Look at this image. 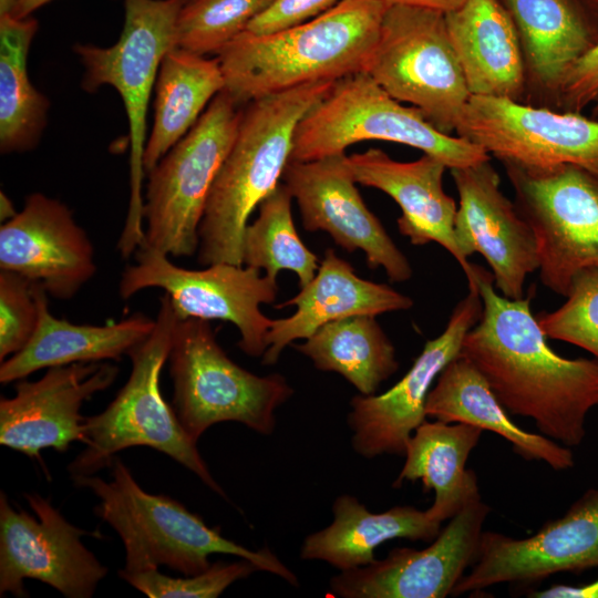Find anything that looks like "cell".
Returning <instances> with one entry per match:
<instances>
[{"instance_id":"cell-12","label":"cell","mask_w":598,"mask_h":598,"mask_svg":"<svg viewBox=\"0 0 598 598\" xmlns=\"http://www.w3.org/2000/svg\"><path fill=\"white\" fill-rule=\"evenodd\" d=\"M135 265L127 266L120 278L123 300L147 288L165 291L178 320L189 318L228 321L240 333L239 349L249 357H262L272 319L261 305L277 298V280L262 276L260 269L218 262L205 269H186L174 265L168 256L140 247Z\"/></svg>"},{"instance_id":"cell-44","label":"cell","mask_w":598,"mask_h":598,"mask_svg":"<svg viewBox=\"0 0 598 598\" xmlns=\"http://www.w3.org/2000/svg\"><path fill=\"white\" fill-rule=\"evenodd\" d=\"M20 0H0V16L11 14Z\"/></svg>"},{"instance_id":"cell-24","label":"cell","mask_w":598,"mask_h":598,"mask_svg":"<svg viewBox=\"0 0 598 598\" xmlns=\"http://www.w3.org/2000/svg\"><path fill=\"white\" fill-rule=\"evenodd\" d=\"M519 35L527 87L553 105L573 65L598 41V8L587 0H501Z\"/></svg>"},{"instance_id":"cell-37","label":"cell","mask_w":598,"mask_h":598,"mask_svg":"<svg viewBox=\"0 0 598 598\" xmlns=\"http://www.w3.org/2000/svg\"><path fill=\"white\" fill-rule=\"evenodd\" d=\"M38 324V307L32 281L10 271H0V361L25 347Z\"/></svg>"},{"instance_id":"cell-9","label":"cell","mask_w":598,"mask_h":598,"mask_svg":"<svg viewBox=\"0 0 598 598\" xmlns=\"http://www.w3.org/2000/svg\"><path fill=\"white\" fill-rule=\"evenodd\" d=\"M223 90L190 131L146 175L143 219L146 247L192 257L198 228L217 177L235 141L241 111Z\"/></svg>"},{"instance_id":"cell-17","label":"cell","mask_w":598,"mask_h":598,"mask_svg":"<svg viewBox=\"0 0 598 598\" xmlns=\"http://www.w3.org/2000/svg\"><path fill=\"white\" fill-rule=\"evenodd\" d=\"M282 182L298 204L306 230L328 233L349 252L362 250L368 267L383 268L392 282L412 277L409 259L361 197L346 152L290 161Z\"/></svg>"},{"instance_id":"cell-2","label":"cell","mask_w":598,"mask_h":598,"mask_svg":"<svg viewBox=\"0 0 598 598\" xmlns=\"http://www.w3.org/2000/svg\"><path fill=\"white\" fill-rule=\"evenodd\" d=\"M389 6L384 0H343L288 30L268 35L241 32L217 55L224 90L239 106L365 71Z\"/></svg>"},{"instance_id":"cell-8","label":"cell","mask_w":598,"mask_h":598,"mask_svg":"<svg viewBox=\"0 0 598 598\" xmlns=\"http://www.w3.org/2000/svg\"><path fill=\"white\" fill-rule=\"evenodd\" d=\"M168 361L173 409L195 442L214 424L227 421L271 435L276 410L295 392L282 374L260 377L234 362L203 319L177 320Z\"/></svg>"},{"instance_id":"cell-27","label":"cell","mask_w":598,"mask_h":598,"mask_svg":"<svg viewBox=\"0 0 598 598\" xmlns=\"http://www.w3.org/2000/svg\"><path fill=\"white\" fill-rule=\"evenodd\" d=\"M332 514L333 520L329 526L305 538L300 558L322 560L340 571L373 563L374 550L392 539L433 542L443 523L429 508L420 511L411 505L373 513L348 494L334 499Z\"/></svg>"},{"instance_id":"cell-11","label":"cell","mask_w":598,"mask_h":598,"mask_svg":"<svg viewBox=\"0 0 598 598\" xmlns=\"http://www.w3.org/2000/svg\"><path fill=\"white\" fill-rule=\"evenodd\" d=\"M502 164L535 237L540 281L566 297L579 272L598 269V176L573 164Z\"/></svg>"},{"instance_id":"cell-34","label":"cell","mask_w":598,"mask_h":598,"mask_svg":"<svg viewBox=\"0 0 598 598\" xmlns=\"http://www.w3.org/2000/svg\"><path fill=\"white\" fill-rule=\"evenodd\" d=\"M272 0H187L177 19V47L219 54Z\"/></svg>"},{"instance_id":"cell-3","label":"cell","mask_w":598,"mask_h":598,"mask_svg":"<svg viewBox=\"0 0 598 598\" xmlns=\"http://www.w3.org/2000/svg\"><path fill=\"white\" fill-rule=\"evenodd\" d=\"M334 82H313L249 102L212 187L198 228L197 260L243 266L251 213L280 184L301 118Z\"/></svg>"},{"instance_id":"cell-43","label":"cell","mask_w":598,"mask_h":598,"mask_svg":"<svg viewBox=\"0 0 598 598\" xmlns=\"http://www.w3.org/2000/svg\"><path fill=\"white\" fill-rule=\"evenodd\" d=\"M0 198H1V203H0L1 204V207H0L1 220L8 221L12 217H14L18 212H16L12 202L3 192H1Z\"/></svg>"},{"instance_id":"cell-23","label":"cell","mask_w":598,"mask_h":598,"mask_svg":"<svg viewBox=\"0 0 598 598\" xmlns=\"http://www.w3.org/2000/svg\"><path fill=\"white\" fill-rule=\"evenodd\" d=\"M291 306L296 307L291 316L272 319L267 350L261 357L264 365L276 364L287 346L309 338L328 322L357 315L408 310L413 300L389 285L359 277L349 261L328 248L315 278L295 297L276 305V309Z\"/></svg>"},{"instance_id":"cell-25","label":"cell","mask_w":598,"mask_h":598,"mask_svg":"<svg viewBox=\"0 0 598 598\" xmlns=\"http://www.w3.org/2000/svg\"><path fill=\"white\" fill-rule=\"evenodd\" d=\"M445 21L471 95L523 102L527 91L524 53L501 0H467L445 12Z\"/></svg>"},{"instance_id":"cell-5","label":"cell","mask_w":598,"mask_h":598,"mask_svg":"<svg viewBox=\"0 0 598 598\" xmlns=\"http://www.w3.org/2000/svg\"><path fill=\"white\" fill-rule=\"evenodd\" d=\"M177 320L164 293L152 333L127 354L132 360L128 380L101 413L84 417L85 447L68 466L71 478L94 475L110 467L117 452L142 445L168 455L226 497L197 442L185 432L161 393L159 377L168 360Z\"/></svg>"},{"instance_id":"cell-20","label":"cell","mask_w":598,"mask_h":598,"mask_svg":"<svg viewBox=\"0 0 598 598\" xmlns=\"http://www.w3.org/2000/svg\"><path fill=\"white\" fill-rule=\"evenodd\" d=\"M118 371L105 361L81 362L49 368L37 381L19 380L16 394L0 400V444L38 460L43 448L63 453L74 441L84 444L80 409Z\"/></svg>"},{"instance_id":"cell-10","label":"cell","mask_w":598,"mask_h":598,"mask_svg":"<svg viewBox=\"0 0 598 598\" xmlns=\"http://www.w3.org/2000/svg\"><path fill=\"white\" fill-rule=\"evenodd\" d=\"M365 72L392 97L412 104L448 135L471 97L445 13L434 9L390 4Z\"/></svg>"},{"instance_id":"cell-16","label":"cell","mask_w":598,"mask_h":598,"mask_svg":"<svg viewBox=\"0 0 598 598\" xmlns=\"http://www.w3.org/2000/svg\"><path fill=\"white\" fill-rule=\"evenodd\" d=\"M598 567V488L585 491L556 519L535 534L515 538L498 532L482 534L475 561L452 596L511 582L529 584L561 571Z\"/></svg>"},{"instance_id":"cell-31","label":"cell","mask_w":598,"mask_h":598,"mask_svg":"<svg viewBox=\"0 0 598 598\" xmlns=\"http://www.w3.org/2000/svg\"><path fill=\"white\" fill-rule=\"evenodd\" d=\"M357 315L328 322L293 348L324 372H336L360 394L373 395L399 369L393 343L375 319Z\"/></svg>"},{"instance_id":"cell-35","label":"cell","mask_w":598,"mask_h":598,"mask_svg":"<svg viewBox=\"0 0 598 598\" xmlns=\"http://www.w3.org/2000/svg\"><path fill=\"white\" fill-rule=\"evenodd\" d=\"M564 305L536 318L547 339L560 340L598 359V269L579 272Z\"/></svg>"},{"instance_id":"cell-45","label":"cell","mask_w":598,"mask_h":598,"mask_svg":"<svg viewBox=\"0 0 598 598\" xmlns=\"http://www.w3.org/2000/svg\"><path fill=\"white\" fill-rule=\"evenodd\" d=\"M587 1L598 8V0H587Z\"/></svg>"},{"instance_id":"cell-29","label":"cell","mask_w":598,"mask_h":598,"mask_svg":"<svg viewBox=\"0 0 598 598\" xmlns=\"http://www.w3.org/2000/svg\"><path fill=\"white\" fill-rule=\"evenodd\" d=\"M482 433L481 427L467 423L425 420L406 443L405 461L393 487L421 481L425 492L435 493L431 513L442 522L452 518L481 498L477 476L465 465Z\"/></svg>"},{"instance_id":"cell-26","label":"cell","mask_w":598,"mask_h":598,"mask_svg":"<svg viewBox=\"0 0 598 598\" xmlns=\"http://www.w3.org/2000/svg\"><path fill=\"white\" fill-rule=\"evenodd\" d=\"M38 307L35 331L23 349L1 362L0 382L8 384L44 369L81 362L118 361L153 331L155 320L136 312L104 326L76 324L55 318L48 292L32 282Z\"/></svg>"},{"instance_id":"cell-41","label":"cell","mask_w":598,"mask_h":598,"mask_svg":"<svg viewBox=\"0 0 598 598\" xmlns=\"http://www.w3.org/2000/svg\"><path fill=\"white\" fill-rule=\"evenodd\" d=\"M388 3H402L448 12L457 9L467 0H384Z\"/></svg>"},{"instance_id":"cell-21","label":"cell","mask_w":598,"mask_h":598,"mask_svg":"<svg viewBox=\"0 0 598 598\" xmlns=\"http://www.w3.org/2000/svg\"><path fill=\"white\" fill-rule=\"evenodd\" d=\"M0 269L40 283L69 300L95 275L94 248L71 209L33 193L21 212L0 227Z\"/></svg>"},{"instance_id":"cell-6","label":"cell","mask_w":598,"mask_h":598,"mask_svg":"<svg viewBox=\"0 0 598 598\" xmlns=\"http://www.w3.org/2000/svg\"><path fill=\"white\" fill-rule=\"evenodd\" d=\"M187 0H124L125 20L118 40L109 48L76 44L84 74L82 86L94 92L113 86L122 97L128 121L130 198L116 248L123 258L144 240L142 193L146 115L158 70L166 53L177 47V19Z\"/></svg>"},{"instance_id":"cell-38","label":"cell","mask_w":598,"mask_h":598,"mask_svg":"<svg viewBox=\"0 0 598 598\" xmlns=\"http://www.w3.org/2000/svg\"><path fill=\"white\" fill-rule=\"evenodd\" d=\"M343 0H272L247 25V32L268 35L310 21Z\"/></svg>"},{"instance_id":"cell-4","label":"cell","mask_w":598,"mask_h":598,"mask_svg":"<svg viewBox=\"0 0 598 598\" xmlns=\"http://www.w3.org/2000/svg\"><path fill=\"white\" fill-rule=\"evenodd\" d=\"M111 481L95 475L72 478L99 499L94 513L122 539L125 566L120 573L135 574L166 566L184 576L199 574L212 563V554L233 555L257 565L292 586L298 577L269 548H246L210 528L203 518L166 496L145 492L116 456Z\"/></svg>"},{"instance_id":"cell-1","label":"cell","mask_w":598,"mask_h":598,"mask_svg":"<svg viewBox=\"0 0 598 598\" xmlns=\"http://www.w3.org/2000/svg\"><path fill=\"white\" fill-rule=\"evenodd\" d=\"M483 311L464 337L460 354L484 377L508 414L532 419L540 434L571 447L586 436L598 406V359H567L547 343L532 313V295L499 296L494 278L473 265Z\"/></svg>"},{"instance_id":"cell-40","label":"cell","mask_w":598,"mask_h":598,"mask_svg":"<svg viewBox=\"0 0 598 598\" xmlns=\"http://www.w3.org/2000/svg\"><path fill=\"white\" fill-rule=\"evenodd\" d=\"M532 598H598V578L579 585H554L544 590H530Z\"/></svg>"},{"instance_id":"cell-42","label":"cell","mask_w":598,"mask_h":598,"mask_svg":"<svg viewBox=\"0 0 598 598\" xmlns=\"http://www.w3.org/2000/svg\"><path fill=\"white\" fill-rule=\"evenodd\" d=\"M51 1L53 0H20L11 14L16 18L30 17L37 9Z\"/></svg>"},{"instance_id":"cell-32","label":"cell","mask_w":598,"mask_h":598,"mask_svg":"<svg viewBox=\"0 0 598 598\" xmlns=\"http://www.w3.org/2000/svg\"><path fill=\"white\" fill-rule=\"evenodd\" d=\"M38 21L0 16V150L24 152L39 143L47 125L48 99L32 85L27 60Z\"/></svg>"},{"instance_id":"cell-19","label":"cell","mask_w":598,"mask_h":598,"mask_svg":"<svg viewBox=\"0 0 598 598\" xmlns=\"http://www.w3.org/2000/svg\"><path fill=\"white\" fill-rule=\"evenodd\" d=\"M450 171L460 199L454 231L462 257L483 256L504 297L523 298L527 276L538 270L530 226L502 193L491 159Z\"/></svg>"},{"instance_id":"cell-33","label":"cell","mask_w":598,"mask_h":598,"mask_svg":"<svg viewBox=\"0 0 598 598\" xmlns=\"http://www.w3.org/2000/svg\"><path fill=\"white\" fill-rule=\"evenodd\" d=\"M292 196L280 183L258 206V217L243 237V265L264 269L277 280L281 270L296 274L299 287L316 276L320 261L300 239L292 218Z\"/></svg>"},{"instance_id":"cell-15","label":"cell","mask_w":598,"mask_h":598,"mask_svg":"<svg viewBox=\"0 0 598 598\" xmlns=\"http://www.w3.org/2000/svg\"><path fill=\"white\" fill-rule=\"evenodd\" d=\"M454 307L445 329L426 341L408 372L381 394L354 395L347 422L357 454L373 458L404 456L406 443L426 420L425 403L437 377L461 352L466 333L478 322L483 302L475 282Z\"/></svg>"},{"instance_id":"cell-13","label":"cell","mask_w":598,"mask_h":598,"mask_svg":"<svg viewBox=\"0 0 598 598\" xmlns=\"http://www.w3.org/2000/svg\"><path fill=\"white\" fill-rule=\"evenodd\" d=\"M455 133L501 163L580 166L598 176V121L504 97L471 95Z\"/></svg>"},{"instance_id":"cell-7","label":"cell","mask_w":598,"mask_h":598,"mask_svg":"<svg viewBox=\"0 0 598 598\" xmlns=\"http://www.w3.org/2000/svg\"><path fill=\"white\" fill-rule=\"evenodd\" d=\"M363 141H385L440 158L448 169L491 159L480 146L436 130L414 106L386 93L365 71L336 81L297 125L290 161L344 153Z\"/></svg>"},{"instance_id":"cell-30","label":"cell","mask_w":598,"mask_h":598,"mask_svg":"<svg viewBox=\"0 0 598 598\" xmlns=\"http://www.w3.org/2000/svg\"><path fill=\"white\" fill-rule=\"evenodd\" d=\"M154 89V122L143 158L145 175L196 124L207 104L225 89V79L217 58L175 47L164 56Z\"/></svg>"},{"instance_id":"cell-18","label":"cell","mask_w":598,"mask_h":598,"mask_svg":"<svg viewBox=\"0 0 598 598\" xmlns=\"http://www.w3.org/2000/svg\"><path fill=\"white\" fill-rule=\"evenodd\" d=\"M491 507L481 498L466 504L423 549L396 547L383 559L340 571L328 594L341 598H444L477 556Z\"/></svg>"},{"instance_id":"cell-28","label":"cell","mask_w":598,"mask_h":598,"mask_svg":"<svg viewBox=\"0 0 598 598\" xmlns=\"http://www.w3.org/2000/svg\"><path fill=\"white\" fill-rule=\"evenodd\" d=\"M425 414L445 423L461 422L492 431L507 440L524 460L544 462L554 471L575 465L570 447L517 426L484 377L461 354L437 377L426 399Z\"/></svg>"},{"instance_id":"cell-22","label":"cell","mask_w":598,"mask_h":598,"mask_svg":"<svg viewBox=\"0 0 598 598\" xmlns=\"http://www.w3.org/2000/svg\"><path fill=\"white\" fill-rule=\"evenodd\" d=\"M357 184L389 195L401 208L396 225L414 246L437 243L460 264L466 279L473 265L464 260L455 239V200L443 187L447 166L437 157L423 154L412 162H399L379 148L348 156Z\"/></svg>"},{"instance_id":"cell-14","label":"cell","mask_w":598,"mask_h":598,"mask_svg":"<svg viewBox=\"0 0 598 598\" xmlns=\"http://www.w3.org/2000/svg\"><path fill=\"white\" fill-rule=\"evenodd\" d=\"M35 516L0 495V596L28 597L25 579L40 580L68 598H90L107 567L82 543L87 533L65 519L49 499L24 495Z\"/></svg>"},{"instance_id":"cell-36","label":"cell","mask_w":598,"mask_h":598,"mask_svg":"<svg viewBox=\"0 0 598 598\" xmlns=\"http://www.w3.org/2000/svg\"><path fill=\"white\" fill-rule=\"evenodd\" d=\"M259 570L252 561L213 563L206 570L184 576L169 577L156 570L135 574L120 573L122 579L150 598H217L231 584Z\"/></svg>"},{"instance_id":"cell-39","label":"cell","mask_w":598,"mask_h":598,"mask_svg":"<svg viewBox=\"0 0 598 598\" xmlns=\"http://www.w3.org/2000/svg\"><path fill=\"white\" fill-rule=\"evenodd\" d=\"M555 106L578 113L590 107L598 116V41L566 75Z\"/></svg>"}]
</instances>
